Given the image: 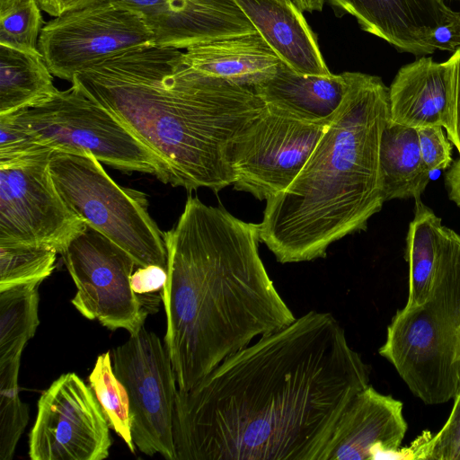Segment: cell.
<instances>
[{
  "instance_id": "6da1fadb",
  "label": "cell",
  "mask_w": 460,
  "mask_h": 460,
  "mask_svg": "<svg viewBox=\"0 0 460 460\" xmlns=\"http://www.w3.org/2000/svg\"><path fill=\"white\" fill-rule=\"evenodd\" d=\"M369 369L330 313L309 311L178 389L176 460H321Z\"/></svg>"
},
{
  "instance_id": "7a4b0ae2",
  "label": "cell",
  "mask_w": 460,
  "mask_h": 460,
  "mask_svg": "<svg viewBox=\"0 0 460 460\" xmlns=\"http://www.w3.org/2000/svg\"><path fill=\"white\" fill-rule=\"evenodd\" d=\"M164 237V345L178 389L190 390L255 338L296 320L260 257L258 224L189 196Z\"/></svg>"
},
{
  "instance_id": "3957f363",
  "label": "cell",
  "mask_w": 460,
  "mask_h": 460,
  "mask_svg": "<svg viewBox=\"0 0 460 460\" xmlns=\"http://www.w3.org/2000/svg\"><path fill=\"white\" fill-rule=\"evenodd\" d=\"M71 83L164 161L172 186L187 190L233 185L234 140L265 107L252 88L205 75L181 49L155 45L77 73Z\"/></svg>"
},
{
  "instance_id": "277c9868",
  "label": "cell",
  "mask_w": 460,
  "mask_h": 460,
  "mask_svg": "<svg viewBox=\"0 0 460 460\" xmlns=\"http://www.w3.org/2000/svg\"><path fill=\"white\" fill-rule=\"evenodd\" d=\"M344 97L288 187L269 198L260 241L280 263L324 257L341 238L367 228L385 202L380 172L389 87L377 75L343 73Z\"/></svg>"
},
{
  "instance_id": "5b68a950",
  "label": "cell",
  "mask_w": 460,
  "mask_h": 460,
  "mask_svg": "<svg viewBox=\"0 0 460 460\" xmlns=\"http://www.w3.org/2000/svg\"><path fill=\"white\" fill-rule=\"evenodd\" d=\"M378 352L425 403L454 399L460 385V234L440 217L429 296L396 312Z\"/></svg>"
},
{
  "instance_id": "8992f818",
  "label": "cell",
  "mask_w": 460,
  "mask_h": 460,
  "mask_svg": "<svg viewBox=\"0 0 460 460\" xmlns=\"http://www.w3.org/2000/svg\"><path fill=\"white\" fill-rule=\"evenodd\" d=\"M49 169L69 208L126 251L137 266L167 267L164 232L140 191L119 186L88 152L53 151Z\"/></svg>"
},
{
  "instance_id": "52a82bcc",
  "label": "cell",
  "mask_w": 460,
  "mask_h": 460,
  "mask_svg": "<svg viewBox=\"0 0 460 460\" xmlns=\"http://www.w3.org/2000/svg\"><path fill=\"white\" fill-rule=\"evenodd\" d=\"M53 151L88 152L123 172H138L172 183L167 165L105 108L72 85L13 113Z\"/></svg>"
},
{
  "instance_id": "ba28073f",
  "label": "cell",
  "mask_w": 460,
  "mask_h": 460,
  "mask_svg": "<svg viewBox=\"0 0 460 460\" xmlns=\"http://www.w3.org/2000/svg\"><path fill=\"white\" fill-rule=\"evenodd\" d=\"M153 45V34L139 13L102 0L45 23L38 49L52 75L71 82L77 73Z\"/></svg>"
},
{
  "instance_id": "9c48e42d",
  "label": "cell",
  "mask_w": 460,
  "mask_h": 460,
  "mask_svg": "<svg viewBox=\"0 0 460 460\" xmlns=\"http://www.w3.org/2000/svg\"><path fill=\"white\" fill-rule=\"evenodd\" d=\"M111 356L113 372L128 396L135 447L149 456L160 454L176 460L172 421L178 386L165 345L143 326Z\"/></svg>"
},
{
  "instance_id": "30bf717a",
  "label": "cell",
  "mask_w": 460,
  "mask_h": 460,
  "mask_svg": "<svg viewBox=\"0 0 460 460\" xmlns=\"http://www.w3.org/2000/svg\"><path fill=\"white\" fill-rule=\"evenodd\" d=\"M331 118L305 120L265 105L234 140V190L260 200L285 190L306 163Z\"/></svg>"
},
{
  "instance_id": "8fae6325",
  "label": "cell",
  "mask_w": 460,
  "mask_h": 460,
  "mask_svg": "<svg viewBox=\"0 0 460 460\" xmlns=\"http://www.w3.org/2000/svg\"><path fill=\"white\" fill-rule=\"evenodd\" d=\"M61 256L77 290L71 302L83 316L130 335L144 326L149 310L131 288L137 264L126 251L86 225Z\"/></svg>"
},
{
  "instance_id": "7c38bea8",
  "label": "cell",
  "mask_w": 460,
  "mask_h": 460,
  "mask_svg": "<svg viewBox=\"0 0 460 460\" xmlns=\"http://www.w3.org/2000/svg\"><path fill=\"white\" fill-rule=\"evenodd\" d=\"M52 153L0 163V241L45 244L61 254L84 229L54 183Z\"/></svg>"
},
{
  "instance_id": "4fadbf2b",
  "label": "cell",
  "mask_w": 460,
  "mask_h": 460,
  "mask_svg": "<svg viewBox=\"0 0 460 460\" xmlns=\"http://www.w3.org/2000/svg\"><path fill=\"white\" fill-rule=\"evenodd\" d=\"M109 423L93 392L75 373L60 376L40 395L29 437L32 460H102Z\"/></svg>"
},
{
  "instance_id": "5bb4252c",
  "label": "cell",
  "mask_w": 460,
  "mask_h": 460,
  "mask_svg": "<svg viewBox=\"0 0 460 460\" xmlns=\"http://www.w3.org/2000/svg\"><path fill=\"white\" fill-rule=\"evenodd\" d=\"M137 12L155 46L179 49L257 32L234 0H113Z\"/></svg>"
},
{
  "instance_id": "9a60e30c",
  "label": "cell",
  "mask_w": 460,
  "mask_h": 460,
  "mask_svg": "<svg viewBox=\"0 0 460 460\" xmlns=\"http://www.w3.org/2000/svg\"><path fill=\"white\" fill-rule=\"evenodd\" d=\"M402 409L401 401L367 385L340 417L321 460L393 458L408 427Z\"/></svg>"
},
{
  "instance_id": "2e32d148",
  "label": "cell",
  "mask_w": 460,
  "mask_h": 460,
  "mask_svg": "<svg viewBox=\"0 0 460 460\" xmlns=\"http://www.w3.org/2000/svg\"><path fill=\"white\" fill-rule=\"evenodd\" d=\"M327 1L336 15L354 17L362 31L416 57L435 52L433 32L456 13L444 0Z\"/></svg>"
},
{
  "instance_id": "e0dca14e",
  "label": "cell",
  "mask_w": 460,
  "mask_h": 460,
  "mask_svg": "<svg viewBox=\"0 0 460 460\" xmlns=\"http://www.w3.org/2000/svg\"><path fill=\"white\" fill-rule=\"evenodd\" d=\"M256 31L290 68L330 75L315 33L293 0H234Z\"/></svg>"
},
{
  "instance_id": "ac0fdd59",
  "label": "cell",
  "mask_w": 460,
  "mask_h": 460,
  "mask_svg": "<svg viewBox=\"0 0 460 460\" xmlns=\"http://www.w3.org/2000/svg\"><path fill=\"white\" fill-rule=\"evenodd\" d=\"M450 61L423 56L402 66L389 87V121L411 128H444Z\"/></svg>"
},
{
  "instance_id": "d6986e66",
  "label": "cell",
  "mask_w": 460,
  "mask_h": 460,
  "mask_svg": "<svg viewBox=\"0 0 460 460\" xmlns=\"http://www.w3.org/2000/svg\"><path fill=\"white\" fill-rule=\"evenodd\" d=\"M184 59L205 75L252 89L283 63L258 31L188 48Z\"/></svg>"
},
{
  "instance_id": "ffe728a7",
  "label": "cell",
  "mask_w": 460,
  "mask_h": 460,
  "mask_svg": "<svg viewBox=\"0 0 460 460\" xmlns=\"http://www.w3.org/2000/svg\"><path fill=\"white\" fill-rule=\"evenodd\" d=\"M347 88L344 74L303 75L284 62L276 74L253 87L264 102L305 120L327 119L339 108Z\"/></svg>"
},
{
  "instance_id": "44dd1931",
  "label": "cell",
  "mask_w": 460,
  "mask_h": 460,
  "mask_svg": "<svg viewBox=\"0 0 460 460\" xmlns=\"http://www.w3.org/2000/svg\"><path fill=\"white\" fill-rule=\"evenodd\" d=\"M380 172L385 200L419 199L430 180L414 128L386 124L381 137Z\"/></svg>"
},
{
  "instance_id": "7402d4cb",
  "label": "cell",
  "mask_w": 460,
  "mask_h": 460,
  "mask_svg": "<svg viewBox=\"0 0 460 460\" xmlns=\"http://www.w3.org/2000/svg\"><path fill=\"white\" fill-rule=\"evenodd\" d=\"M58 90L40 54L0 45V116L33 107Z\"/></svg>"
},
{
  "instance_id": "603a6c76",
  "label": "cell",
  "mask_w": 460,
  "mask_h": 460,
  "mask_svg": "<svg viewBox=\"0 0 460 460\" xmlns=\"http://www.w3.org/2000/svg\"><path fill=\"white\" fill-rule=\"evenodd\" d=\"M434 211L415 199L414 217L409 225L404 258L409 266V291L405 307L422 305L429 296L436 262Z\"/></svg>"
},
{
  "instance_id": "cb8c5ba5",
  "label": "cell",
  "mask_w": 460,
  "mask_h": 460,
  "mask_svg": "<svg viewBox=\"0 0 460 460\" xmlns=\"http://www.w3.org/2000/svg\"><path fill=\"white\" fill-rule=\"evenodd\" d=\"M40 284H21L0 291V361L21 358L34 336L40 323Z\"/></svg>"
},
{
  "instance_id": "d4e9b609",
  "label": "cell",
  "mask_w": 460,
  "mask_h": 460,
  "mask_svg": "<svg viewBox=\"0 0 460 460\" xmlns=\"http://www.w3.org/2000/svg\"><path fill=\"white\" fill-rule=\"evenodd\" d=\"M56 249L45 244L0 241V291L39 282L55 269Z\"/></svg>"
},
{
  "instance_id": "484cf974",
  "label": "cell",
  "mask_w": 460,
  "mask_h": 460,
  "mask_svg": "<svg viewBox=\"0 0 460 460\" xmlns=\"http://www.w3.org/2000/svg\"><path fill=\"white\" fill-rule=\"evenodd\" d=\"M89 384L110 427L134 453L128 396L113 372L110 351L98 356L89 376Z\"/></svg>"
},
{
  "instance_id": "4316f807",
  "label": "cell",
  "mask_w": 460,
  "mask_h": 460,
  "mask_svg": "<svg viewBox=\"0 0 460 460\" xmlns=\"http://www.w3.org/2000/svg\"><path fill=\"white\" fill-rule=\"evenodd\" d=\"M40 11L36 0H22L0 10V45L40 54L38 42L45 25Z\"/></svg>"
},
{
  "instance_id": "83f0119b",
  "label": "cell",
  "mask_w": 460,
  "mask_h": 460,
  "mask_svg": "<svg viewBox=\"0 0 460 460\" xmlns=\"http://www.w3.org/2000/svg\"><path fill=\"white\" fill-rule=\"evenodd\" d=\"M29 420V410L18 388L0 391V460H11Z\"/></svg>"
},
{
  "instance_id": "f1b7e54d",
  "label": "cell",
  "mask_w": 460,
  "mask_h": 460,
  "mask_svg": "<svg viewBox=\"0 0 460 460\" xmlns=\"http://www.w3.org/2000/svg\"><path fill=\"white\" fill-rule=\"evenodd\" d=\"M48 150L52 149L42 145L14 114L0 116V163H7Z\"/></svg>"
},
{
  "instance_id": "f546056e",
  "label": "cell",
  "mask_w": 460,
  "mask_h": 460,
  "mask_svg": "<svg viewBox=\"0 0 460 460\" xmlns=\"http://www.w3.org/2000/svg\"><path fill=\"white\" fill-rule=\"evenodd\" d=\"M443 128L438 125L416 128L421 157L430 172L447 169L453 163L452 146Z\"/></svg>"
},
{
  "instance_id": "4dcf8cb0",
  "label": "cell",
  "mask_w": 460,
  "mask_h": 460,
  "mask_svg": "<svg viewBox=\"0 0 460 460\" xmlns=\"http://www.w3.org/2000/svg\"><path fill=\"white\" fill-rule=\"evenodd\" d=\"M448 420L433 435L429 460H460V385Z\"/></svg>"
},
{
  "instance_id": "1f68e13d",
  "label": "cell",
  "mask_w": 460,
  "mask_h": 460,
  "mask_svg": "<svg viewBox=\"0 0 460 460\" xmlns=\"http://www.w3.org/2000/svg\"><path fill=\"white\" fill-rule=\"evenodd\" d=\"M448 59L450 75L444 128L460 156V48Z\"/></svg>"
},
{
  "instance_id": "d6a6232c",
  "label": "cell",
  "mask_w": 460,
  "mask_h": 460,
  "mask_svg": "<svg viewBox=\"0 0 460 460\" xmlns=\"http://www.w3.org/2000/svg\"><path fill=\"white\" fill-rule=\"evenodd\" d=\"M167 279L166 269L158 265L139 267L130 278L131 288L138 295L162 290Z\"/></svg>"
},
{
  "instance_id": "836d02e7",
  "label": "cell",
  "mask_w": 460,
  "mask_h": 460,
  "mask_svg": "<svg viewBox=\"0 0 460 460\" xmlns=\"http://www.w3.org/2000/svg\"><path fill=\"white\" fill-rule=\"evenodd\" d=\"M435 51L455 52L460 48V11L445 24L438 27L431 37Z\"/></svg>"
},
{
  "instance_id": "e575fe53",
  "label": "cell",
  "mask_w": 460,
  "mask_h": 460,
  "mask_svg": "<svg viewBox=\"0 0 460 460\" xmlns=\"http://www.w3.org/2000/svg\"><path fill=\"white\" fill-rule=\"evenodd\" d=\"M42 11L58 17L67 12L82 9L102 0H36Z\"/></svg>"
},
{
  "instance_id": "d590c367",
  "label": "cell",
  "mask_w": 460,
  "mask_h": 460,
  "mask_svg": "<svg viewBox=\"0 0 460 460\" xmlns=\"http://www.w3.org/2000/svg\"><path fill=\"white\" fill-rule=\"evenodd\" d=\"M445 185L449 199L460 208V159L445 172Z\"/></svg>"
},
{
  "instance_id": "8d00e7d4",
  "label": "cell",
  "mask_w": 460,
  "mask_h": 460,
  "mask_svg": "<svg viewBox=\"0 0 460 460\" xmlns=\"http://www.w3.org/2000/svg\"><path fill=\"white\" fill-rule=\"evenodd\" d=\"M295 4L303 11L307 13L320 12L323 10L326 0H293Z\"/></svg>"
},
{
  "instance_id": "74e56055",
  "label": "cell",
  "mask_w": 460,
  "mask_h": 460,
  "mask_svg": "<svg viewBox=\"0 0 460 460\" xmlns=\"http://www.w3.org/2000/svg\"><path fill=\"white\" fill-rule=\"evenodd\" d=\"M22 0H0V10L7 9Z\"/></svg>"
},
{
  "instance_id": "f35d334b",
  "label": "cell",
  "mask_w": 460,
  "mask_h": 460,
  "mask_svg": "<svg viewBox=\"0 0 460 460\" xmlns=\"http://www.w3.org/2000/svg\"><path fill=\"white\" fill-rule=\"evenodd\" d=\"M460 1V0H459Z\"/></svg>"
}]
</instances>
